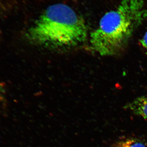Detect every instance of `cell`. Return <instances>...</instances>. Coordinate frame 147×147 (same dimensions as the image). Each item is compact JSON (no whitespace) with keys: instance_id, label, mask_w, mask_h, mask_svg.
<instances>
[{"instance_id":"6","label":"cell","mask_w":147,"mask_h":147,"mask_svg":"<svg viewBox=\"0 0 147 147\" xmlns=\"http://www.w3.org/2000/svg\"><path fill=\"white\" fill-rule=\"evenodd\" d=\"M5 96V90L3 87L0 85V103L3 100Z\"/></svg>"},{"instance_id":"3","label":"cell","mask_w":147,"mask_h":147,"mask_svg":"<svg viewBox=\"0 0 147 147\" xmlns=\"http://www.w3.org/2000/svg\"><path fill=\"white\" fill-rule=\"evenodd\" d=\"M124 108L147 121V96L135 98L133 101L126 104Z\"/></svg>"},{"instance_id":"1","label":"cell","mask_w":147,"mask_h":147,"mask_svg":"<svg viewBox=\"0 0 147 147\" xmlns=\"http://www.w3.org/2000/svg\"><path fill=\"white\" fill-rule=\"evenodd\" d=\"M25 36L36 46L53 50L69 49L86 41L88 29L83 18L70 7L55 4L43 11Z\"/></svg>"},{"instance_id":"4","label":"cell","mask_w":147,"mask_h":147,"mask_svg":"<svg viewBox=\"0 0 147 147\" xmlns=\"http://www.w3.org/2000/svg\"><path fill=\"white\" fill-rule=\"evenodd\" d=\"M111 147H146L140 140L129 138L116 142Z\"/></svg>"},{"instance_id":"7","label":"cell","mask_w":147,"mask_h":147,"mask_svg":"<svg viewBox=\"0 0 147 147\" xmlns=\"http://www.w3.org/2000/svg\"><path fill=\"white\" fill-rule=\"evenodd\" d=\"M0 34H1V32H0Z\"/></svg>"},{"instance_id":"2","label":"cell","mask_w":147,"mask_h":147,"mask_svg":"<svg viewBox=\"0 0 147 147\" xmlns=\"http://www.w3.org/2000/svg\"><path fill=\"white\" fill-rule=\"evenodd\" d=\"M147 18V0H122L117 8L102 16L91 33L92 49L100 56L117 55Z\"/></svg>"},{"instance_id":"5","label":"cell","mask_w":147,"mask_h":147,"mask_svg":"<svg viewBox=\"0 0 147 147\" xmlns=\"http://www.w3.org/2000/svg\"><path fill=\"white\" fill-rule=\"evenodd\" d=\"M140 43L143 47L147 51V31L141 39Z\"/></svg>"},{"instance_id":"8","label":"cell","mask_w":147,"mask_h":147,"mask_svg":"<svg viewBox=\"0 0 147 147\" xmlns=\"http://www.w3.org/2000/svg\"></svg>"}]
</instances>
